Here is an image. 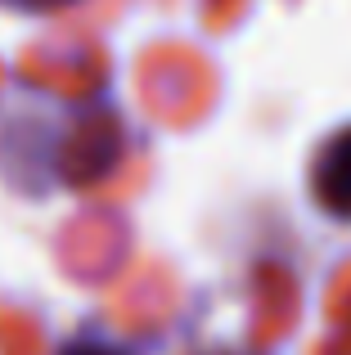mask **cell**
Returning a JSON list of instances; mask_svg holds the SVG:
<instances>
[{
	"mask_svg": "<svg viewBox=\"0 0 351 355\" xmlns=\"http://www.w3.org/2000/svg\"><path fill=\"white\" fill-rule=\"evenodd\" d=\"M311 198L325 216L351 220V126H338L311 157Z\"/></svg>",
	"mask_w": 351,
	"mask_h": 355,
	"instance_id": "1",
	"label": "cell"
},
{
	"mask_svg": "<svg viewBox=\"0 0 351 355\" xmlns=\"http://www.w3.org/2000/svg\"><path fill=\"white\" fill-rule=\"evenodd\" d=\"M54 355H140V351H135L131 342L113 338L104 324H81L72 338H63L59 347H54Z\"/></svg>",
	"mask_w": 351,
	"mask_h": 355,
	"instance_id": "2",
	"label": "cell"
},
{
	"mask_svg": "<svg viewBox=\"0 0 351 355\" xmlns=\"http://www.w3.org/2000/svg\"><path fill=\"white\" fill-rule=\"evenodd\" d=\"M203 355H252V351H203Z\"/></svg>",
	"mask_w": 351,
	"mask_h": 355,
	"instance_id": "4",
	"label": "cell"
},
{
	"mask_svg": "<svg viewBox=\"0 0 351 355\" xmlns=\"http://www.w3.org/2000/svg\"><path fill=\"white\" fill-rule=\"evenodd\" d=\"M68 5L77 0H0V9H14V14H59Z\"/></svg>",
	"mask_w": 351,
	"mask_h": 355,
	"instance_id": "3",
	"label": "cell"
}]
</instances>
